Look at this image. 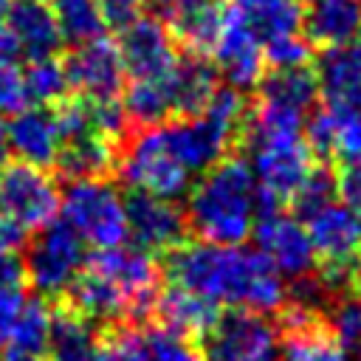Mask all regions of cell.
I'll return each mask as SVG.
<instances>
[{
	"mask_svg": "<svg viewBox=\"0 0 361 361\" xmlns=\"http://www.w3.org/2000/svg\"><path fill=\"white\" fill-rule=\"evenodd\" d=\"M228 6L223 0H175L169 6V34L175 42L189 48L192 54L212 51Z\"/></svg>",
	"mask_w": 361,
	"mask_h": 361,
	"instance_id": "cell-22",
	"label": "cell"
},
{
	"mask_svg": "<svg viewBox=\"0 0 361 361\" xmlns=\"http://www.w3.org/2000/svg\"><path fill=\"white\" fill-rule=\"evenodd\" d=\"M62 65H65L68 87L85 99H116L127 76L116 42L107 39L104 34L73 45L71 54L62 59Z\"/></svg>",
	"mask_w": 361,
	"mask_h": 361,
	"instance_id": "cell-13",
	"label": "cell"
},
{
	"mask_svg": "<svg viewBox=\"0 0 361 361\" xmlns=\"http://www.w3.org/2000/svg\"><path fill=\"white\" fill-rule=\"evenodd\" d=\"M336 186H338V197L361 212V158L341 164V172L336 175Z\"/></svg>",
	"mask_w": 361,
	"mask_h": 361,
	"instance_id": "cell-40",
	"label": "cell"
},
{
	"mask_svg": "<svg viewBox=\"0 0 361 361\" xmlns=\"http://www.w3.org/2000/svg\"><path fill=\"white\" fill-rule=\"evenodd\" d=\"M23 302H25V288H6V290H0V353L8 344L11 327H14V319H17L20 307H23Z\"/></svg>",
	"mask_w": 361,
	"mask_h": 361,
	"instance_id": "cell-39",
	"label": "cell"
},
{
	"mask_svg": "<svg viewBox=\"0 0 361 361\" xmlns=\"http://www.w3.org/2000/svg\"><path fill=\"white\" fill-rule=\"evenodd\" d=\"M3 361H51L48 355H14V353H6Z\"/></svg>",
	"mask_w": 361,
	"mask_h": 361,
	"instance_id": "cell-45",
	"label": "cell"
},
{
	"mask_svg": "<svg viewBox=\"0 0 361 361\" xmlns=\"http://www.w3.org/2000/svg\"><path fill=\"white\" fill-rule=\"evenodd\" d=\"M25 245V231L0 209V251H20Z\"/></svg>",
	"mask_w": 361,
	"mask_h": 361,
	"instance_id": "cell-42",
	"label": "cell"
},
{
	"mask_svg": "<svg viewBox=\"0 0 361 361\" xmlns=\"http://www.w3.org/2000/svg\"><path fill=\"white\" fill-rule=\"evenodd\" d=\"M25 288V268L20 251H0V290Z\"/></svg>",
	"mask_w": 361,
	"mask_h": 361,
	"instance_id": "cell-41",
	"label": "cell"
},
{
	"mask_svg": "<svg viewBox=\"0 0 361 361\" xmlns=\"http://www.w3.org/2000/svg\"><path fill=\"white\" fill-rule=\"evenodd\" d=\"M175 0H141V8H149V11H169V6H172Z\"/></svg>",
	"mask_w": 361,
	"mask_h": 361,
	"instance_id": "cell-44",
	"label": "cell"
},
{
	"mask_svg": "<svg viewBox=\"0 0 361 361\" xmlns=\"http://www.w3.org/2000/svg\"><path fill=\"white\" fill-rule=\"evenodd\" d=\"M23 87L28 104H56L59 99L68 96V76L65 65L59 56H42V59H28L23 68Z\"/></svg>",
	"mask_w": 361,
	"mask_h": 361,
	"instance_id": "cell-32",
	"label": "cell"
},
{
	"mask_svg": "<svg viewBox=\"0 0 361 361\" xmlns=\"http://www.w3.org/2000/svg\"><path fill=\"white\" fill-rule=\"evenodd\" d=\"M85 262V240L65 223L51 220L25 243V285L45 302L62 299Z\"/></svg>",
	"mask_w": 361,
	"mask_h": 361,
	"instance_id": "cell-6",
	"label": "cell"
},
{
	"mask_svg": "<svg viewBox=\"0 0 361 361\" xmlns=\"http://www.w3.org/2000/svg\"><path fill=\"white\" fill-rule=\"evenodd\" d=\"M62 220L93 248L121 245L127 240L124 197L107 178H79L68 180L59 192Z\"/></svg>",
	"mask_w": 361,
	"mask_h": 361,
	"instance_id": "cell-5",
	"label": "cell"
},
{
	"mask_svg": "<svg viewBox=\"0 0 361 361\" xmlns=\"http://www.w3.org/2000/svg\"><path fill=\"white\" fill-rule=\"evenodd\" d=\"M257 87H259L257 107L293 118V121H305L313 104L319 102V82L307 65L271 68V73H262Z\"/></svg>",
	"mask_w": 361,
	"mask_h": 361,
	"instance_id": "cell-19",
	"label": "cell"
},
{
	"mask_svg": "<svg viewBox=\"0 0 361 361\" xmlns=\"http://www.w3.org/2000/svg\"><path fill=\"white\" fill-rule=\"evenodd\" d=\"M6 8H8V0H0V25H3V17H6Z\"/></svg>",
	"mask_w": 361,
	"mask_h": 361,
	"instance_id": "cell-47",
	"label": "cell"
},
{
	"mask_svg": "<svg viewBox=\"0 0 361 361\" xmlns=\"http://www.w3.org/2000/svg\"><path fill=\"white\" fill-rule=\"evenodd\" d=\"M164 135L169 141V147L175 149L178 161L192 172L200 175L209 166H214L217 161L226 158L228 147L234 144V138L243 133L240 127L200 110L195 116H183L175 121H161Z\"/></svg>",
	"mask_w": 361,
	"mask_h": 361,
	"instance_id": "cell-11",
	"label": "cell"
},
{
	"mask_svg": "<svg viewBox=\"0 0 361 361\" xmlns=\"http://www.w3.org/2000/svg\"><path fill=\"white\" fill-rule=\"evenodd\" d=\"M186 197V226L200 240L240 245L251 237L259 212V186L243 158H223L197 180H192Z\"/></svg>",
	"mask_w": 361,
	"mask_h": 361,
	"instance_id": "cell-2",
	"label": "cell"
},
{
	"mask_svg": "<svg viewBox=\"0 0 361 361\" xmlns=\"http://www.w3.org/2000/svg\"><path fill=\"white\" fill-rule=\"evenodd\" d=\"M99 347V327L79 316L65 302H51V330H48V350L51 361H93Z\"/></svg>",
	"mask_w": 361,
	"mask_h": 361,
	"instance_id": "cell-24",
	"label": "cell"
},
{
	"mask_svg": "<svg viewBox=\"0 0 361 361\" xmlns=\"http://www.w3.org/2000/svg\"><path fill=\"white\" fill-rule=\"evenodd\" d=\"M353 288L358 290V296H361V259L355 262V276H353Z\"/></svg>",
	"mask_w": 361,
	"mask_h": 361,
	"instance_id": "cell-46",
	"label": "cell"
},
{
	"mask_svg": "<svg viewBox=\"0 0 361 361\" xmlns=\"http://www.w3.org/2000/svg\"><path fill=\"white\" fill-rule=\"evenodd\" d=\"M338 197V186H336V175L322 169V166H313L302 183L293 189V195L288 197L293 203V212L296 217H310L313 212H319L322 206H327L330 200Z\"/></svg>",
	"mask_w": 361,
	"mask_h": 361,
	"instance_id": "cell-35",
	"label": "cell"
},
{
	"mask_svg": "<svg viewBox=\"0 0 361 361\" xmlns=\"http://www.w3.org/2000/svg\"><path fill=\"white\" fill-rule=\"evenodd\" d=\"M251 234L257 237V251L279 276L299 279L316 271L313 243L296 214H282L276 209L265 212L257 217Z\"/></svg>",
	"mask_w": 361,
	"mask_h": 361,
	"instance_id": "cell-12",
	"label": "cell"
},
{
	"mask_svg": "<svg viewBox=\"0 0 361 361\" xmlns=\"http://www.w3.org/2000/svg\"><path fill=\"white\" fill-rule=\"evenodd\" d=\"M0 209L28 234L51 223L59 212V186L42 166L6 161L0 166Z\"/></svg>",
	"mask_w": 361,
	"mask_h": 361,
	"instance_id": "cell-8",
	"label": "cell"
},
{
	"mask_svg": "<svg viewBox=\"0 0 361 361\" xmlns=\"http://www.w3.org/2000/svg\"><path fill=\"white\" fill-rule=\"evenodd\" d=\"M319 96L338 110H361V39L324 48L316 65Z\"/></svg>",
	"mask_w": 361,
	"mask_h": 361,
	"instance_id": "cell-21",
	"label": "cell"
},
{
	"mask_svg": "<svg viewBox=\"0 0 361 361\" xmlns=\"http://www.w3.org/2000/svg\"><path fill=\"white\" fill-rule=\"evenodd\" d=\"M59 48L62 34L48 0H8L0 25V54L28 62L56 56Z\"/></svg>",
	"mask_w": 361,
	"mask_h": 361,
	"instance_id": "cell-10",
	"label": "cell"
},
{
	"mask_svg": "<svg viewBox=\"0 0 361 361\" xmlns=\"http://www.w3.org/2000/svg\"><path fill=\"white\" fill-rule=\"evenodd\" d=\"M212 54H214V71L217 76L226 79L228 87L243 93L259 85L265 73L262 42L231 11H226V23L212 45Z\"/></svg>",
	"mask_w": 361,
	"mask_h": 361,
	"instance_id": "cell-17",
	"label": "cell"
},
{
	"mask_svg": "<svg viewBox=\"0 0 361 361\" xmlns=\"http://www.w3.org/2000/svg\"><path fill=\"white\" fill-rule=\"evenodd\" d=\"M11 149H8V133H6V121L0 118V166L8 161Z\"/></svg>",
	"mask_w": 361,
	"mask_h": 361,
	"instance_id": "cell-43",
	"label": "cell"
},
{
	"mask_svg": "<svg viewBox=\"0 0 361 361\" xmlns=\"http://www.w3.org/2000/svg\"><path fill=\"white\" fill-rule=\"evenodd\" d=\"M116 48L130 79L164 76L178 62V42L172 39L169 28L155 17H138L127 28H121Z\"/></svg>",
	"mask_w": 361,
	"mask_h": 361,
	"instance_id": "cell-15",
	"label": "cell"
},
{
	"mask_svg": "<svg viewBox=\"0 0 361 361\" xmlns=\"http://www.w3.org/2000/svg\"><path fill=\"white\" fill-rule=\"evenodd\" d=\"M121 107H124L127 121H135L138 127H152V124H161L169 116H175L166 73L155 76V79H133L124 90Z\"/></svg>",
	"mask_w": 361,
	"mask_h": 361,
	"instance_id": "cell-28",
	"label": "cell"
},
{
	"mask_svg": "<svg viewBox=\"0 0 361 361\" xmlns=\"http://www.w3.org/2000/svg\"><path fill=\"white\" fill-rule=\"evenodd\" d=\"M305 39L319 48H336L361 39V0H310L302 14Z\"/></svg>",
	"mask_w": 361,
	"mask_h": 361,
	"instance_id": "cell-23",
	"label": "cell"
},
{
	"mask_svg": "<svg viewBox=\"0 0 361 361\" xmlns=\"http://www.w3.org/2000/svg\"><path fill=\"white\" fill-rule=\"evenodd\" d=\"M262 56H265V65H271V68H296V65H307L310 42H307L302 34L279 37V39L262 45Z\"/></svg>",
	"mask_w": 361,
	"mask_h": 361,
	"instance_id": "cell-36",
	"label": "cell"
},
{
	"mask_svg": "<svg viewBox=\"0 0 361 361\" xmlns=\"http://www.w3.org/2000/svg\"><path fill=\"white\" fill-rule=\"evenodd\" d=\"M228 11L265 45L302 34V0H234Z\"/></svg>",
	"mask_w": 361,
	"mask_h": 361,
	"instance_id": "cell-25",
	"label": "cell"
},
{
	"mask_svg": "<svg viewBox=\"0 0 361 361\" xmlns=\"http://www.w3.org/2000/svg\"><path fill=\"white\" fill-rule=\"evenodd\" d=\"M279 324L271 313L251 307H228L217 313L203 336L206 361H276L279 355Z\"/></svg>",
	"mask_w": 361,
	"mask_h": 361,
	"instance_id": "cell-7",
	"label": "cell"
},
{
	"mask_svg": "<svg viewBox=\"0 0 361 361\" xmlns=\"http://www.w3.org/2000/svg\"><path fill=\"white\" fill-rule=\"evenodd\" d=\"M48 3L59 25L62 42L79 45V42H87L104 34L99 0H48Z\"/></svg>",
	"mask_w": 361,
	"mask_h": 361,
	"instance_id": "cell-30",
	"label": "cell"
},
{
	"mask_svg": "<svg viewBox=\"0 0 361 361\" xmlns=\"http://www.w3.org/2000/svg\"><path fill=\"white\" fill-rule=\"evenodd\" d=\"M147 361H200L195 341L166 324H155L141 333Z\"/></svg>",
	"mask_w": 361,
	"mask_h": 361,
	"instance_id": "cell-34",
	"label": "cell"
},
{
	"mask_svg": "<svg viewBox=\"0 0 361 361\" xmlns=\"http://www.w3.org/2000/svg\"><path fill=\"white\" fill-rule=\"evenodd\" d=\"M99 11L104 28L121 31L141 17V0H99Z\"/></svg>",
	"mask_w": 361,
	"mask_h": 361,
	"instance_id": "cell-38",
	"label": "cell"
},
{
	"mask_svg": "<svg viewBox=\"0 0 361 361\" xmlns=\"http://www.w3.org/2000/svg\"><path fill=\"white\" fill-rule=\"evenodd\" d=\"M152 310L161 316V324L183 333L189 338H203L220 313V307L214 302H209V299H203V296H197L180 285L164 288L158 293Z\"/></svg>",
	"mask_w": 361,
	"mask_h": 361,
	"instance_id": "cell-26",
	"label": "cell"
},
{
	"mask_svg": "<svg viewBox=\"0 0 361 361\" xmlns=\"http://www.w3.org/2000/svg\"><path fill=\"white\" fill-rule=\"evenodd\" d=\"M166 85H169L175 113L195 116L206 107V102L217 90V71L200 54L186 56V59L178 56V62L166 73Z\"/></svg>",
	"mask_w": 361,
	"mask_h": 361,
	"instance_id": "cell-27",
	"label": "cell"
},
{
	"mask_svg": "<svg viewBox=\"0 0 361 361\" xmlns=\"http://www.w3.org/2000/svg\"><path fill=\"white\" fill-rule=\"evenodd\" d=\"M307 237L322 265L355 268L361 259V212L344 200H330L310 217H305Z\"/></svg>",
	"mask_w": 361,
	"mask_h": 361,
	"instance_id": "cell-14",
	"label": "cell"
},
{
	"mask_svg": "<svg viewBox=\"0 0 361 361\" xmlns=\"http://www.w3.org/2000/svg\"><path fill=\"white\" fill-rule=\"evenodd\" d=\"M124 220H127V237H133V245L149 254L175 248L186 231V217L175 206V200L155 197L147 192H133V189L124 197Z\"/></svg>",
	"mask_w": 361,
	"mask_h": 361,
	"instance_id": "cell-16",
	"label": "cell"
},
{
	"mask_svg": "<svg viewBox=\"0 0 361 361\" xmlns=\"http://www.w3.org/2000/svg\"><path fill=\"white\" fill-rule=\"evenodd\" d=\"M276 361H350V355L336 344L327 327L313 324L305 330H290L279 341Z\"/></svg>",
	"mask_w": 361,
	"mask_h": 361,
	"instance_id": "cell-31",
	"label": "cell"
},
{
	"mask_svg": "<svg viewBox=\"0 0 361 361\" xmlns=\"http://www.w3.org/2000/svg\"><path fill=\"white\" fill-rule=\"evenodd\" d=\"M48 330H51V302L39 299V296H31V299L25 296V302H23L17 319H14L6 353H14V355H45Z\"/></svg>",
	"mask_w": 361,
	"mask_h": 361,
	"instance_id": "cell-29",
	"label": "cell"
},
{
	"mask_svg": "<svg viewBox=\"0 0 361 361\" xmlns=\"http://www.w3.org/2000/svg\"><path fill=\"white\" fill-rule=\"evenodd\" d=\"M302 135L313 158L319 155L341 164L358 161L361 158V110H338L327 104L305 118Z\"/></svg>",
	"mask_w": 361,
	"mask_h": 361,
	"instance_id": "cell-18",
	"label": "cell"
},
{
	"mask_svg": "<svg viewBox=\"0 0 361 361\" xmlns=\"http://www.w3.org/2000/svg\"><path fill=\"white\" fill-rule=\"evenodd\" d=\"M243 133L248 135V166L257 186L276 200H288L313 169V152L302 135V124L254 110L245 116Z\"/></svg>",
	"mask_w": 361,
	"mask_h": 361,
	"instance_id": "cell-3",
	"label": "cell"
},
{
	"mask_svg": "<svg viewBox=\"0 0 361 361\" xmlns=\"http://www.w3.org/2000/svg\"><path fill=\"white\" fill-rule=\"evenodd\" d=\"M8 133V149L34 166H54L56 149H59V130L54 121V110L45 104H25L23 110L11 113V121L6 124Z\"/></svg>",
	"mask_w": 361,
	"mask_h": 361,
	"instance_id": "cell-20",
	"label": "cell"
},
{
	"mask_svg": "<svg viewBox=\"0 0 361 361\" xmlns=\"http://www.w3.org/2000/svg\"><path fill=\"white\" fill-rule=\"evenodd\" d=\"M164 274L169 285H180L209 302L228 307H251L276 313L285 302L282 276L262 259L259 251L226 243H178L166 251Z\"/></svg>",
	"mask_w": 361,
	"mask_h": 361,
	"instance_id": "cell-1",
	"label": "cell"
},
{
	"mask_svg": "<svg viewBox=\"0 0 361 361\" xmlns=\"http://www.w3.org/2000/svg\"><path fill=\"white\" fill-rule=\"evenodd\" d=\"M85 265L102 271L107 279H113L121 293L130 302V322L147 319L158 299V262L149 251L138 245H110L96 248L93 254H85Z\"/></svg>",
	"mask_w": 361,
	"mask_h": 361,
	"instance_id": "cell-9",
	"label": "cell"
},
{
	"mask_svg": "<svg viewBox=\"0 0 361 361\" xmlns=\"http://www.w3.org/2000/svg\"><path fill=\"white\" fill-rule=\"evenodd\" d=\"M28 104L23 87V68L17 59L0 54V113H17Z\"/></svg>",
	"mask_w": 361,
	"mask_h": 361,
	"instance_id": "cell-37",
	"label": "cell"
},
{
	"mask_svg": "<svg viewBox=\"0 0 361 361\" xmlns=\"http://www.w3.org/2000/svg\"><path fill=\"white\" fill-rule=\"evenodd\" d=\"M116 172L133 192H147L166 200H180L195 178L178 161L161 124L141 127L135 135H130L124 149H118Z\"/></svg>",
	"mask_w": 361,
	"mask_h": 361,
	"instance_id": "cell-4",
	"label": "cell"
},
{
	"mask_svg": "<svg viewBox=\"0 0 361 361\" xmlns=\"http://www.w3.org/2000/svg\"><path fill=\"white\" fill-rule=\"evenodd\" d=\"M324 324L336 344L350 355V361H361V296L338 293V299H330Z\"/></svg>",
	"mask_w": 361,
	"mask_h": 361,
	"instance_id": "cell-33",
	"label": "cell"
}]
</instances>
